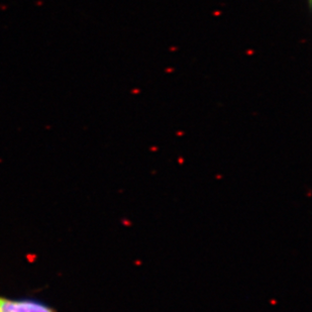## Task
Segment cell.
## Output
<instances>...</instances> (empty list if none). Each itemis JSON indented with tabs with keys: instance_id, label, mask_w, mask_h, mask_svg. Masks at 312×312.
Instances as JSON below:
<instances>
[{
	"instance_id": "1",
	"label": "cell",
	"mask_w": 312,
	"mask_h": 312,
	"mask_svg": "<svg viewBox=\"0 0 312 312\" xmlns=\"http://www.w3.org/2000/svg\"><path fill=\"white\" fill-rule=\"evenodd\" d=\"M0 312H56L43 303L33 300H9L0 297Z\"/></svg>"
},
{
	"instance_id": "2",
	"label": "cell",
	"mask_w": 312,
	"mask_h": 312,
	"mask_svg": "<svg viewBox=\"0 0 312 312\" xmlns=\"http://www.w3.org/2000/svg\"><path fill=\"white\" fill-rule=\"evenodd\" d=\"M310 3H311V0H309V4H310Z\"/></svg>"
}]
</instances>
